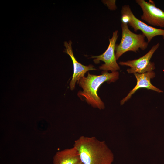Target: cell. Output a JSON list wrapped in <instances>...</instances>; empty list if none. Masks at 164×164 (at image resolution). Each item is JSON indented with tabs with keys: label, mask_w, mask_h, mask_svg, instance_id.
<instances>
[{
	"label": "cell",
	"mask_w": 164,
	"mask_h": 164,
	"mask_svg": "<svg viewBox=\"0 0 164 164\" xmlns=\"http://www.w3.org/2000/svg\"><path fill=\"white\" fill-rule=\"evenodd\" d=\"M80 162L78 151L73 146L58 151L53 159V164H79Z\"/></svg>",
	"instance_id": "10"
},
{
	"label": "cell",
	"mask_w": 164,
	"mask_h": 164,
	"mask_svg": "<svg viewBox=\"0 0 164 164\" xmlns=\"http://www.w3.org/2000/svg\"><path fill=\"white\" fill-rule=\"evenodd\" d=\"M79 164H84L83 163H82L81 162H80Z\"/></svg>",
	"instance_id": "11"
},
{
	"label": "cell",
	"mask_w": 164,
	"mask_h": 164,
	"mask_svg": "<svg viewBox=\"0 0 164 164\" xmlns=\"http://www.w3.org/2000/svg\"><path fill=\"white\" fill-rule=\"evenodd\" d=\"M72 42L70 40L64 42L65 47L64 52L67 54L70 57L73 62V73L72 79L69 85L71 90H73L75 87V84L77 81H79L82 77H84L87 72L96 70L92 65L85 66L78 62L75 57L72 47Z\"/></svg>",
	"instance_id": "8"
},
{
	"label": "cell",
	"mask_w": 164,
	"mask_h": 164,
	"mask_svg": "<svg viewBox=\"0 0 164 164\" xmlns=\"http://www.w3.org/2000/svg\"><path fill=\"white\" fill-rule=\"evenodd\" d=\"M119 77V73L117 71L109 73L108 71H104L99 75L88 73L87 77H83L78 81L79 86L83 89L82 91L78 92V95L80 97H84L87 103L93 107L104 109V104L98 96L97 90L104 82H115Z\"/></svg>",
	"instance_id": "2"
},
{
	"label": "cell",
	"mask_w": 164,
	"mask_h": 164,
	"mask_svg": "<svg viewBox=\"0 0 164 164\" xmlns=\"http://www.w3.org/2000/svg\"><path fill=\"white\" fill-rule=\"evenodd\" d=\"M73 146L84 164H111L114 155L104 141L94 137L81 136L74 141Z\"/></svg>",
	"instance_id": "1"
},
{
	"label": "cell",
	"mask_w": 164,
	"mask_h": 164,
	"mask_svg": "<svg viewBox=\"0 0 164 164\" xmlns=\"http://www.w3.org/2000/svg\"><path fill=\"white\" fill-rule=\"evenodd\" d=\"M121 39L115 48L117 60L128 51L137 53L140 49L144 50L148 48L149 43L145 41V36L143 34H137L132 32L128 28L127 22L121 21Z\"/></svg>",
	"instance_id": "3"
},
{
	"label": "cell",
	"mask_w": 164,
	"mask_h": 164,
	"mask_svg": "<svg viewBox=\"0 0 164 164\" xmlns=\"http://www.w3.org/2000/svg\"><path fill=\"white\" fill-rule=\"evenodd\" d=\"M118 30L114 31L113 33L111 38H109V45L105 52L99 56H91V58H94L93 60L96 64L99 63L100 61L104 63L99 67L100 70L112 72L120 69L116 61L115 52L116 42L118 36Z\"/></svg>",
	"instance_id": "6"
},
{
	"label": "cell",
	"mask_w": 164,
	"mask_h": 164,
	"mask_svg": "<svg viewBox=\"0 0 164 164\" xmlns=\"http://www.w3.org/2000/svg\"><path fill=\"white\" fill-rule=\"evenodd\" d=\"M122 21L128 23L134 31L140 30L149 43L155 37L160 36L164 39V29L149 26L137 18L133 13L128 5L122 6L121 10Z\"/></svg>",
	"instance_id": "4"
},
{
	"label": "cell",
	"mask_w": 164,
	"mask_h": 164,
	"mask_svg": "<svg viewBox=\"0 0 164 164\" xmlns=\"http://www.w3.org/2000/svg\"><path fill=\"white\" fill-rule=\"evenodd\" d=\"M160 46L159 43L153 45L145 55L137 59L120 61L119 64L129 67L127 70L129 73H142L153 71L155 68V63L150 61L153 54Z\"/></svg>",
	"instance_id": "5"
},
{
	"label": "cell",
	"mask_w": 164,
	"mask_h": 164,
	"mask_svg": "<svg viewBox=\"0 0 164 164\" xmlns=\"http://www.w3.org/2000/svg\"><path fill=\"white\" fill-rule=\"evenodd\" d=\"M137 80V84L135 87L131 90L127 96L120 101L121 105L129 99L138 90L141 88H145L150 90L158 93H162L163 91L152 84L151 80L155 76V73L153 71L144 73L134 74Z\"/></svg>",
	"instance_id": "9"
},
{
	"label": "cell",
	"mask_w": 164,
	"mask_h": 164,
	"mask_svg": "<svg viewBox=\"0 0 164 164\" xmlns=\"http://www.w3.org/2000/svg\"><path fill=\"white\" fill-rule=\"evenodd\" d=\"M135 1L142 12L141 19L149 25L164 28V12L156 7L153 1Z\"/></svg>",
	"instance_id": "7"
}]
</instances>
